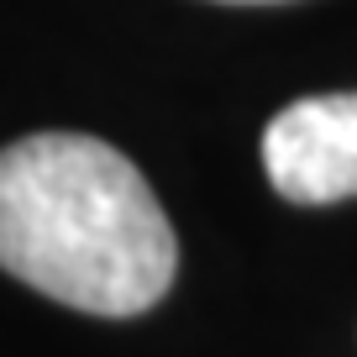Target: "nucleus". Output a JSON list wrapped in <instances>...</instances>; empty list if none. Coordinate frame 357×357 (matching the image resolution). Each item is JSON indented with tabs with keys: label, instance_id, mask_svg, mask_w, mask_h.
Here are the masks:
<instances>
[{
	"label": "nucleus",
	"instance_id": "f257e3e1",
	"mask_svg": "<svg viewBox=\"0 0 357 357\" xmlns=\"http://www.w3.org/2000/svg\"><path fill=\"white\" fill-rule=\"evenodd\" d=\"M0 268L84 315H142L178 273V242L126 153L37 132L0 153Z\"/></svg>",
	"mask_w": 357,
	"mask_h": 357
},
{
	"label": "nucleus",
	"instance_id": "f03ea898",
	"mask_svg": "<svg viewBox=\"0 0 357 357\" xmlns=\"http://www.w3.org/2000/svg\"><path fill=\"white\" fill-rule=\"evenodd\" d=\"M263 174L289 205L357 200V89L284 105L263 132Z\"/></svg>",
	"mask_w": 357,
	"mask_h": 357
}]
</instances>
